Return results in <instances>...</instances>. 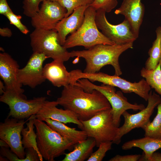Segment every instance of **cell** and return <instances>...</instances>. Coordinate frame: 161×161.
<instances>
[{
    "label": "cell",
    "instance_id": "1",
    "mask_svg": "<svg viewBox=\"0 0 161 161\" xmlns=\"http://www.w3.org/2000/svg\"><path fill=\"white\" fill-rule=\"evenodd\" d=\"M56 101L64 109L75 113L80 120H88L98 112L111 108L107 99L100 91L93 90L88 92L74 84L64 87Z\"/></svg>",
    "mask_w": 161,
    "mask_h": 161
},
{
    "label": "cell",
    "instance_id": "2",
    "mask_svg": "<svg viewBox=\"0 0 161 161\" xmlns=\"http://www.w3.org/2000/svg\"><path fill=\"white\" fill-rule=\"evenodd\" d=\"M133 42L123 44H100L83 50H73L69 52L70 58L77 57L85 60L86 66L83 72L93 73L98 72L104 66L110 65L114 67L115 75L122 74L119 59L120 55L129 49L133 48Z\"/></svg>",
    "mask_w": 161,
    "mask_h": 161
},
{
    "label": "cell",
    "instance_id": "3",
    "mask_svg": "<svg viewBox=\"0 0 161 161\" xmlns=\"http://www.w3.org/2000/svg\"><path fill=\"white\" fill-rule=\"evenodd\" d=\"M36 141L42 157L48 161H54L56 157L64 154L66 150H71L74 143L52 129L47 123L34 118Z\"/></svg>",
    "mask_w": 161,
    "mask_h": 161
},
{
    "label": "cell",
    "instance_id": "4",
    "mask_svg": "<svg viewBox=\"0 0 161 161\" xmlns=\"http://www.w3.org/2000/svg\"><path fill=\"white\" fill-rule=\"evenodd\" d=\"M96 13V10L91 6L86 8L83 24L66 38L64 47L67 49L82 46L88 49L98 44H115L99 30L95 21Z\"/></svg>",
    "mask_w": 161,
    "mask_h": 161
},
{
    "label": "cell",
    "instance_id": "5",
    "mask_svg": "<svg viewBox=\"0 0 161 161\" xmlns=\"http://www.w3.org/2000/svg\"><path fill=\"white\" fill-rule=\"evenodd\" d=\"M74 84L81 86L88 92H91L93 90H96L102 93L111 105L113 121L118 127L120 124V117L124 112L129 109L135 111L141 110L145 108L142 104L130 103L121 91L116 92L115 87L111 85L103 83L100 85H97L86 78L80 79Z\"/></svg>",
    "mask_w": 161,
    "mask_h": 161
},
{
    "label": "cell",
    "instance_id": "6",
    "mask_svg": "<svg viewBox=\"0 0 161 161\" xmlns=\"http://www.w3.org/2000/svg\"><path fill=\"white\" fill-rule=\"evenodd\" d=\"M80 121L83 125L80 129L88 137L95 139L97 147L103 142L113 143L118 137L119 127L114 123L111 108L101 111L88 120Z\"/></svg>",
    "mask_w": 161,
    "mask_h": 161
},
{
    "label": "cell",
    "instance_id": "7",
    "mask_svg": "<svg viewBox=\"0 0 161 161\" xmlns=\"http://www.w3.org/2000/svg\"><path fill=\"white\" fill-rule=\"evenodd\" d=\"M30 38L33 52L43 53L48 58L64 62L70 58L69 52L58 42L57 32L55 29H35Z\"/></svg>",
    "mask_w": 161,
    "mask_h": 161
},
{
    "label": "cell",
    "instance_id": "8",
    "mask_svg": "<svg viewBox=\"0 0 161 161\" xmlns=\"http://www.w3.org/2000/svg\"><path fill=\"white\" fill-rule=\"evenodd\" d=\"M46 100L45 97L28 100L23 94L5 90L0 96V101L7 105L10 109L7 117L24 119L35 115Z\"/></svg>",
    "mask_w": 161,
    "mask_h": 161
},
{
    "label": "cell",
    "instance_id": "9",
    "mask_svg": "<svg viewBox=\"0 0 161 161\" xmlns=\"http://www.w3.org/2000/svg\"><path fill=\"white\" fill-rule=\"evenodd\" d=\"M81 76L82 78L87 79L91 82L98 81L117 87L125 93H134L146 101L148 100L151 88L144 78L138 82L132 83L119 76L115 75H110L101 72L93 73L83 72Z\"/></svg>",
    "mask_w": 161,
    "mask_h": 161
},
{
    "label": "cell",
    "instance_id": "10",
    "mask_svg": "<svg viewBox=\"0 0 161 161\" xmlns=\"http://www.w3.org/2000/svg\"><path fill=\"white\" fill-rule=\"evenodd\" d=\"M147 106L139 112L131 114L126 111L122 114L124 119L123 125L119 127L118 137L113 143L119 144L122 137L132 130L141 128L143 129L151 121L150 118L153 113L154 109L161 102L160 96L150 91Z\"/></svg>",
    "mask_w": 161,
    "mask_h": 161
},
{
    "label": "cell",
    "instance_id": "11",
    "mask_svg": "<svg viewBox=\"0 0 161 161\" xmlns=\"http://www.w3.org/2000/svg\"><path fill=\"white\" fill-rule=\"evenodd\" d=\"M103 9L96 10L95 21L98 29L115 44H123L133 42L137 39L129 21L126 19L120 24L113 25L109 23Z\"/></svg>",
    "mask_w": 161,
    "mask_h": 161
},
{
    "label": "cell",
    "instance_id": "12",
    "mask_svg": "<svg viewBox=\"0 0 161 161\" xmlns=\"http://www.w3.org/2000/svg\"><path fill=\"white\" fill-rule=\"evenodd\" d=\"M66 9L58 1L45 0L38 13L32 17V25L35 29H54L57 23L65 17Z\"/></svg>",
    "mask_w": 161,
    "mask_h": 161
},
{
    "label": "cell",
    "instance_id": "13",
    "mask_svg": "<svg viewBox=\"0 0 161 161\" xmlns=\"http://www.w3.org/2000/svg\"><path fill=\"white\" fill-rule=\"evenodd\" d=\"M18 119L7 117L4 122L0 123V138L9 145L10 150L22 161H27L22 142L21 131L24 124L29 120Z\"/></svg>",
    "mask_w": 161,
    "mask_h": 161
},
{
    "label": "cell",
    "instance_id": "14",
    "mask_svg": "<svg viewBox=\"0 0 161 161\" xmlns=\"http://www.w3.org/2000/svg\"><path fill=\"white\" fill-rule=\"evenodd\" d=\"M48 58L43 53L33 52L25 66L18 70V79L22 85L34 88L45 81L43 64Z\"/></svg>",
    "mask_w": 161,
    "mask_h": 161
},
{
    "label": "cell",
    "instance_id": "15",
    "mask_svg": "<svg viewBox=\"0 0 161 161\" xmlns=\"http://www.w3.org/2000/svg\"><path fill=\"white\" fill-rule=\"evenodd\" d=\"M19 69L17 62L9 54L4 52L0 53V76L5 85V90L19 94L24 93L22 85L18 78Z\"/></svg>",
    "mask_w": 161,
    "mask_h": 161
},
{
    "label": "cell",
    "instance_id": "16",
    "mask_svg": "<svg viewBox=\"0 0 161 161\" xmlns=\"http://www.w3.org/2000/svg\"><path fill=\"white\" fill-rule=\"evenodd\" d=\"M58 105L56 101L46 100L35 115V117L43 121L50 119L65 124L72 123L78 125L80 129L82 127V123L75 113L69 110L58 109L57 107Z\"/></svg>",
    "mask_w": 161,
    "mask_h": 161
},
{
    "label": "cell",
    "instance_id": "17",
    "mask_svg": "<svg viewBox=\"0 0 161 161\" xmlns=\"http://www.w3.org/2000/svg\"><path fill=\"white\" fill-rule=\"evenodd\" d=\"M145 7L141 0H123L119 7L115 10L116 14L124 16L129 22L136 37H139L140 27L142 23Z\"/></svg>",
    "mask_w": 161,
    "mask_h": 161
},
{
    "label": "cell",
    "instance_id": "18",
    "mask_svg": "<svg viewBox=\"0 0 161 161\" xmlns=\"http://www.w3.org/2000/svg\"><path fill=\"white\" fill-rule=\"evenodd\" d=\"M89 5H84L75 9L72 13L64 17L56 24L55 29L57 31L59 44L63 46L69 34L76 31L83 24L85 10Z\"/></svg>",
    "mask_w": 161,
    "mask_h": 161
},
{
    "label": "cell",
    "instance_id": "19",
    "mask_svg": "<svg viewBox=\"0 0 161 161\" xmlns=\"http://www.w3.org/2000/svg\"><path fill=\"white\" fill-rule=\"evenodd\" d=\"M64 63L61 61L53 60L44 67V74L45 78L54 86L64 87L70 84V73L66 70Z\"/></svg>",
    "mask_w": 161,
    "mask_h": 161
},
{
    "label": "cell",
    "instance_id": "20",
    "mask_svg": "<svg viewBox=\"0 0 161 161\" xmlns=\"http://www.w3.org/2000/svg\"><path fill=\"white\" fill-rule=\"evenodd\" d=\"M123 147L126 150L133 147L141 149L143 152L140 161H149L152 154L161 148V140L145 137L126 142L123 144Z\"/></svg>",
    "mask_w": 161,
    "mask_h": 161
},
{
    "label": "cell",
    "instance_id": "21",
    "mask_svg": "<svg viewBox=\"0 0 161 161\" xmlns=\"http://www.w3.org/2000/svg\"><path fill=\"white\" fill-rule=\"evenodd\" d=\"M96 145L94 139L88 137L86 139L75 144L73 149L68 153L62 161H83L87 159L92 153Z\"/></svg>",
    "mask_w": 161,
    "mask_h": 161
},
{
    "label": "cell",
    "instance_id": "22",
    "mask_svg": "<svg viewBox=\"0 0 161 161\" xmlns=\"http://www.w3.org/2000/svg\"><path fill=\"white\" fill-rule=\"evenodd\" d=\"M44 121L52 129L62 136L72 141L75 144L88 137L84 131L76 130L75 128L69 127L62 122L50 119H46Z\"/></svg>",
    "mask_w": 161,
    "mask_h": 161
},
{
    "label": "cell",
    "instance_id": "23",
    "mask_svg": "<svg viewBox=\"0 0 161 161\" xmlns=\"http://www.w3.org/2000/svg\"><path fill=\"white\" fill-rule=\"evenodd\" d=\"M35 115H32L29 117L28 122L26 123L27 126L24 128L21 132L22 136V144L24 149L33 148L37 152L40 161H43V158L40 154L37 146L36 141V134L34 130L35 128L34 118Z\"/></svg>",
    "mask_w": 161,
    "mask_h": 161
},
{
    "label": "cell",
    "instance_id": "24",
    "mask_svg": "<svg viewBox=\"0 0 161 161\" xmlns=\"http://www.w3.org/2000/svg\"><path fill=\"white\" fill-rule=\"evenodd\" d=\"M156 38L153 43L148 51L149 57L146 61L145 68L148 70L155 69L157 66L161 57V27L157 28Z\"/></svg>",
    "mask_w": 161,
    "mask_h": 161
},
{
    "label": "cell",
    "instance_id": "25",
    "mask_svg": "<svg viewBox=\"0 0 161 161\" xmlns=\"http://www.w3.org/2000/svg\"><path fill=\"white\" fill-rule=\"evenodd\" d=\"M140 73L151 88L161 96V60L155 69L148 70L143 67Z\"/></svg>",
    "mask_w": 161,
    "mask_h": 161
},
{
    "label": "cell",
    "instance_id": "26",
    "mask_svg": "<svg viewBox=\"0 0 161 161\" xmlns=\"http://www.w3.org/2000/svg\"><path fill=\"white\" fill-rule=\"evenodd\" d=\"M157 114L143 129L145 137L161 140V102L157 106Z\"/></svg>",
    "mask_w": 161,
    "mask_h": 161
},
{
    "label": "cell",
    "instance_id": "27",
    "mask_svg": "<svg viewBox=\"0 0 161 161\" xmlns=\"http://www.w3.org/2000/svg\"><path fill=\"white\" fill-rule=\"evenodd\" d=\"M95 0H58V1L65 8L67 12L65 17L71 14L74 10L79 7L84 5H90Z\"/></svg>",
    "mask_w": 161,
    "mask_h": 161
},
{
    "label": "cell",
    "instance_id": "28",
    "mask_svg": "<svg viewBox=\"0 0 161 161\" xmlns=\"http://www.w3.org/2000/svg\"><path fill=\"white\" fill-rule=\"evenodd\" d=\"M45 0H24L23 2V13L32 18L38 11L39 4Z\"/></svg>",
    "mask_w": 161,
    "mask_h": 161
},
{
    "label": "cell",
    "instance_id": "29",
    "mask_svg": "<svg viewBox=\"0 0 161 161\" xmlns=\"http://www.w3.org/2000/svg\"><path fill=\"white\" fill-rule=\"evenodd\" d=\"M113 143L112 141H107L101 143L98 149L92 153L87 161H101L105 157L106 152L112 148Z\"/></svg>",
    "mask_w": 161,
    "mask_h": 161
},
{
    "label": "cell",
    "instance_id": "30",
    "mask_svg": "<svg viewBox=\"0 0 161 161\" xmlns=\"http://www.w3.org/2000/svg\"><path fill=\"white\" fill-rule=\"evenodd\" d=\"M117 4V0H95L90 6L96 10L101 9L109 13L114 8Z\"/></svg>",
    "mask_w": 161,
    "mask_h": 161
},
{
    "label": "cell",
    "instance_id": "31",
    "mask_svg": "<svg viewBox=\"0 0 161 161\" xmlns=\"http://www.w3.org/2000/svg\"><path fill=\"white\" fill-rule=\"evenodd\" d=\"M4 16L9 20L10 24L14 25L22 33L26 35L29 32L27 27L21 21V16L15 14L13 11L6 13Z\"/></svg>",
    "mask_w": 161,
    "mask_h": 161
},
{
    "label": "cell",
    "instance_id": "32",
    "mask_svg": "<svg viewBox=\"0 0 161 161\" xmlns=\"http://www.w3.org/2000/svg\"><path fill=\"white\" fill-rule=\"evenodd\" d=\"M142 156L140 154L125 155H117L109 159V161H140Z\"/></svg>",
    "mask_w": 161,
    "mask_h": 161
},
{
    "label": "cell",
    "instance_id": "33",
    "mask_svg": "<svg viewBox=\"0 0 161 161\" xmlns=\"http://www.w3.org/2000/svg\"><path fill=\"white\" fill-rule=\"evenodd\" d=\"M0 153L1 156L7 158L10 161H22L14 153L10 150L9 148L1 147Z\"/></svg>",
    "mask_w": 161,
    "mask_h": 161
},
{
    "label": "cell",
    "instance_id": "34",
    "mask_svg": "<svg viewBox=\"0 0 161 161\" xmlns=\"http://www.w3.org/2000/svg\"><path fill=\"white\" fill-rule=\"evenodd\" d=\"M13 11L7 0H0V14L4 16L7 13Z\"/></svg>",
    "mask_w": 161,
    "mask_h": 161
},
{
    "label": "cell",
    "instance_id": "35",
    "mask_svg": "<svg viewBox=\"0 0 161 161\" xmlns=\"http://www.w3.org/2000/svg\"><path fill=\"white\" fill-rule=\"evenodd\" d=\"M0 35L4 37H10L12 35V33L11 30L8 28H0Z\"/></svg>",
    "mask_w": 161,
    "mask_h": 161
},
{
    "label": "cell",
    "instance_id": "36",
    "mask_svg": "<svg viewBox=\"0 0 161 161\" xmlns=\"http://www.w3.org/2000/svg\"><path fill=\"white\" fill-rule=\"evenodd\" d=\"M149 161H161V153L158 152H154Z\"/></svg>",
    "mask_w": 161,
    "mask_h": 161
},
{
    "label": "cell",
    "instance_id": "37",
    "mask_svg": "<svg viewBox=\"0 0 161 161\" xmlns=\"http://www.w3.org/2000/svg\"><path fill=\"white\" fill-rule=\"evenodd\" d=\"M4 83L1 80L0 81V94L2 95L5 91V87Z\"/></svg>",
    "mask_w": 161,
    "mask_h": 161
},
{
    "label": "cell",
    "instance_id": "38",
    "mask_svg": "<svg viewBox=\"0 0 161 161\" xmlns=\"http://www.w3.org/2000/svg\"><path fill=\"white\" fill-rule=\"evenodd\" d=\"M0 146L1 147L10 148L9 145L7 143L1 139L0 140Z\"/></svg>",
    "mask_w": 161,
    "mask_h": 161
},
{
    "label": "cell",
    "instance_id": "39",
    "mask_svg": "<svg viewBox=\"0 0 161 161\" xmlns=\"http://www.w3.org/2000/svg\"><path fill=\"white\" fill-rule=\"evenodd\" d=\"M9 160L7 158H5V157H2V156H0V161H8Z\"/></svg>",
    "mask_w": 161,
    "mask_h": 161
},
{
    "label": "cell",
    "instance_id": "40",
    "mask_svg": "<svg viewBox=\"0 0 161 161\" xmlns=\"http://www.w3.org/2000/svg\"><path fill=\"white\" fill-rule=\"evenodd\" d=\"M51 0L54 1H58V0Z\"/></svg>",
    "mask_w": 161,
    "mask_h": 161
},
{
    "label": "cell",
    "instance_id": "41",
    "mask_svg": "<svg viewBox=\"0 0 161 161\" xmlns=\"http://www.w3.org/2000/svg\"><path fill=\"white\" fill-rule=\"evenodd\" d=\"M160 60H161V58H160Z\"/></svg>",
    "mask_w": 161,
    "mask_h": 161
}]
</instances>
